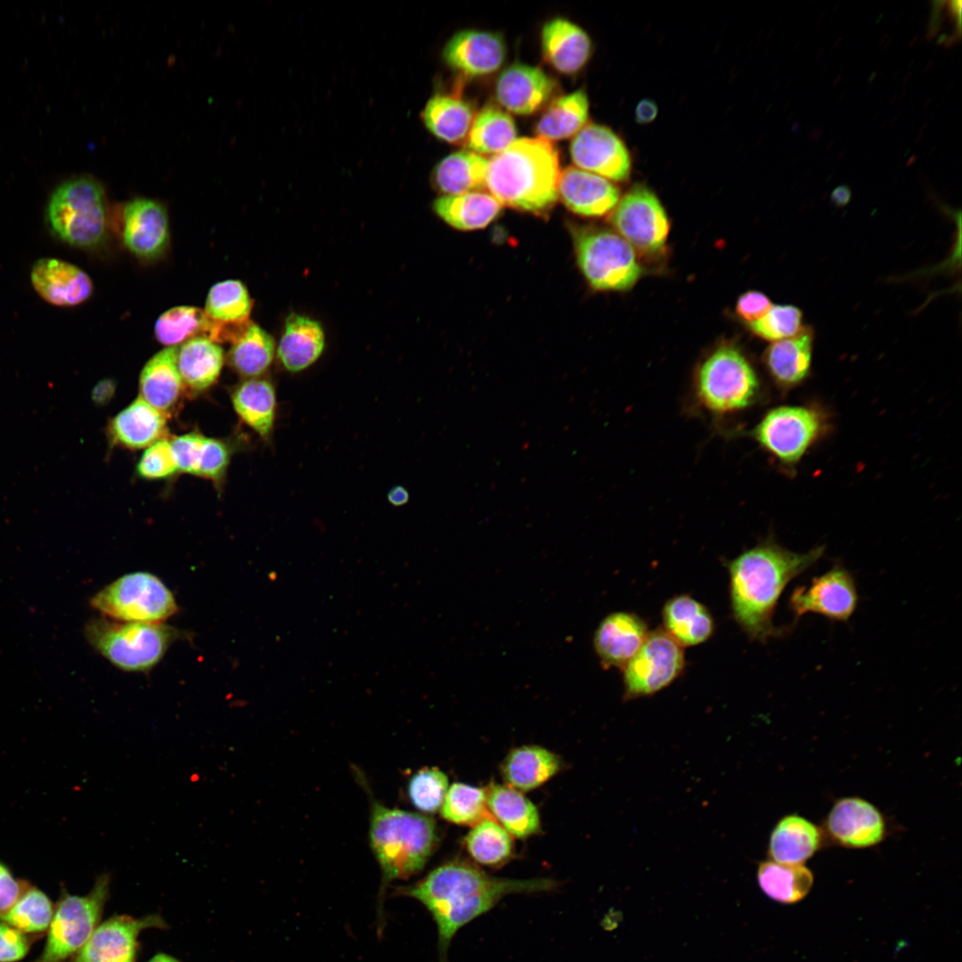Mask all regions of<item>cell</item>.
I'll list each match as a JSON object with an SVG mask.
<instances>
[{
  "instance_id": "6da1fadb",
  "label": "cell",
  "mask_w": 962,
  "mask_h": 962,
  "mask_svg": "<svg viewBox=\"0 0 962 962\" xmlns=\"http://www.w3.org/2000/svg\"><path fill=\"white\" fill-rule=\"evenodd\" d=\"M550 878L512 879L489 875L462 860L445 862L414 885L400 887L397 895L419 901L437 928L439 962H448L452 938L465 925L494 908L507 895L555 891Z\"/></svg>"
},
{
  "instance_id": "7a4b0ae2",
  "label": "cell",
  "mask_w": 962,
  "mask_h": 962,
  "mask_svg": "<svg viewBox=\"0 0 962 962\" xmlns=\"http://www.w3.org/2000/svg\"><path fill=\"white\" fill-rule=\"evenodd\" d=\"M823 552L824 548L818 547L796 553L767 542L728 563L732 613L749 637L765 641L779 634L772 617L783 590Z\"/></svg>"
},
{
  "instance_id": "3957f363",
  "label": "cell",
  "mask_w": 962,
  "mask_h": 962,
  "mask_svg": "<svg viewBox=\"0 0 962 962\" xmlns=\"http://www.w3.org/2000/svg\"><path fill=\"white\" fill-rule=\"evenodd\" d=\"M560 174L550 141L521 137L488 160L485 188L502 206L540 213L558 199Z\"/></svg>"
},
{
  "instance_id": "277c9868",
  "label": "cell",
  "mask_w": 962,
  "mask_h": 962,
  "mask_svg": "<svg viewBox=\"0 0 962 962\" xmlns=\"http://www.w3.org/2000/svg\"><path fill=\"white\" fill-rule=\"evenodd\" d=\"M370 841L382 871V886L419 873L437 842L434 820L423 814L371 803Z\"/></svg>"
},
{
  "instance_id": "5b68a950",
  "label": "cell",
  "mask_w": 962,
  "mask_h": 962,
  "mask_svg": "<svg viewBox=\"0 0 962 962\" xmlns=\"http://www.w3.org/2000/svg\"><path fill=\"white\" fill-rule=\"evenodd\" d=\"M91 646L116 667L126 672H147L183 635L164 623L120 622L93 618L85 627Z\"/></svg>"
},
{
  "instance_id": "8992f818",
  "label": "cell",
  "mask_w": 962,
  "mask_h": 962,
  "mask_svg": "<svg viewBox=\"0 0 962 962\" xmlns=\"http://www.w3.org/2000/svg\"><path fill=\"white\" fill-rule=\"evenodd\" d=\"M46 217L54 235L70 246L94 249L108 234L104 192L93 178L68 180L52 193Z\"/></svg>"
},
{
  "instance_id": "52a82bcc",
  "label": "cell",
  "mask_w": 962,
  "mask_h": 962,
  "mask_svg": "<svg viewBox=\"0 0 962 962\" xmlns=\"http://www.w3.org/2000/svg\"><path fill=\"white\" fill-rule=\"evenodd\" d=\"M91 606L104 617L120 622L163 623L178 611L167 586L149 572H133L98 591Z\"/></svg>"
},
{
  "instance_id": "ba28073f",
  "label": "cell",
  "mask_w": 962,
  "mask_h": 962,
  "mask_svg": "<svg viewBox=\"0 0 962 962\" xmlns=\"http://www.w3.org/2000/svg\"><path fill=\"white\" fill-rule=\"evenodd\" d=\"M574 243L578 265L596 289H628L642 273L634 249L616 232L580 228L574 233Z\"/></svg>"
},
{
  "instance_id": "9c48e42d",
  "label": "cell",
  "mask_w": 962,
  "mask_h": 962,
  "mask_svg": "<svg viewBox=\"0 0 962 962\" xmlns=\"http://www.w3.org/2000/svg\"><path fill=\"white\" fill-rule=\"evenodd\" d=\"M758 390L756 374L739 350L723 346L700 365L697 376L699 400L714 412H730L748 406Z\"/></svg>"
},
{
  "instance_id": "30bf717a",
  "label": "cell",
  "mask_w": 962,
  "mask_h": 962,
  "mask_svg": "<svg viewBox=\"0 0 962 962\" xmlns=\"http://www.w3.org/2000/svg\"><path fill=\"white\" fill-rule=\"evenodd\" d=\"M110 876H98L85 896L63 893L49 925L43 952L35 962H64L77 953L96 928L109 893Z\"/></svg>"
},
{
  "instance_id": "8fae6325",
  "label": "cell",
  "mask_w": 962,
  "mask_h": 962,
  "mask_svg": "<svg viewBox=\"0 0 962 962\" xmlns=\"http://www.w3.org/2000/svg\"><path fill=\"white\" fill-rule=\"evenodd\" d=\"M684 665L680 644L662 628L648 632L640 649L622 669L625 699L660 691L679 677Z\"/></svg>"
},
{
  "instance_id": "7c38bea8",
  "label": "cell",
  "mask_w": 962,
  "mask_h": 962,
  "mask_svg": "<svg viewBox=\"0 0 962 962\" xmlns=\"http://www.w3.org/2000/svg\"><path fill=\"white\" fill-rule=\"evenodd\" d=\"M610 221L619 235L643 254H656L665 245L670 228L666 212L644 185L633 186L620 198Z\"/></svg>"
},
{
  "instance_id": "4fadbf2b",
  "label": "cell",
  "mask_w": 962,
  "mask_h": 962,
  "mask_svg": "<svg viewBox=\"0 0 962 962\" xmlns=\"http://www.w3.org/2000/svg\"><path fill=\"white\" fill-rule=\"evenodd\" d=\"M821 428L822 420L814 410L780 406L768 412L752 435L782 462L794 464L815 441Z\"/></svg>"
},
{
  "instance_id": "5bb4252c",
  "label": "cell",
  "mask_w": 962,
  "mask_h": 962,
  "mask_svg": "<svg viewBox=\"0 0 962 962\" xmlns=\"http://www.w3.org/2000/svg\"><path fill=\"white\" fill-rule=\"evenodd\" d=\"M570 153L577 167L611 182H623L630 177V152L621 137L606 126L586 124L574 136Z\"/></svg>"
},
{
  "instance_id": "9a60e30c",
  "label": "cell",
  "mask_w": 962,
  "mask_h": 962,
  "mask_svg": "<svg viewBox=\"0 0 962 962\" xmlns=\"http://www.w3.org/2000/svg\"><path fill=\"white\" fill-rule=\"evenodd\" d=\"M857 602L853 577L841 567H835L815 577L809 586L797 587L790 598V606L796 617L814 613L834 621H847Z\"/></svg>"
},
{
  "instance_id": "2e32d148",
  "label": "cell",
  "mask_w": 962,
  "mask_h": 962,
  "mask_svg": "<svg viewBox=\"0 0 962 962\" xmlns=\"http://www.w3.org/2000/svg\"><path fill=\"white\" fill-rule=\"evenodd\" d=\"M825 828L836 844L852 849L869 848L880 844L886 834L881 811L860 797L837 800L829 811Z\"/></svg>"
},
{
  "instance_id": "e0dca14e",
  "label": "cell",
  "mask_w": 962,
  "mask_h": 962,
  "mask_svg": "<svg viewBox=\"0 0 962 962\" xmlns=\"http://www.w3.org/2000/svg\"><path fill=\"white\" fill-rule=\"evenodd\" d=\"M122 239L137 257L155 259L169 242L168 217L165 208L149 199L128 202L122 212Z\"/></svg>"
},
{
  "instance_id": "ac0fdd59",
  "label": "cell",
  "mask_w": 962,
  "mask_h": 962,
  "mask_svg": "<svg viewBox=\"0 0 962 962\" xmlns=\"http://www.w3.org/2000/svg\"><path fill=\"white\" fill-rule=\"evenodd\" d=\"M506 48L498 33L464 29L454 34L443 50L449 67L469 77H481L496 71L503 63Z\"/></svg>"
},
{
  "instance_id": "d6986e66",
  "label": "cell",
  "mask_w": 962,
  "mask_h": 962,
  "mask_svg": "<svg viewBox=\"0 0 962 962\" xmlns=\"http://www.w3.org/2000/svg\"><path fill=\"white\" fill-rule=\"evenodd\" d=\"M555 87V81L540 68L513 63L500 74L495 95L510 112L530 115L548 102Z\"/></svg>"
},
{
  "instance_id": "ffe728a7",
  "label": "cell",
  "mask_w": 962,
  "mask_h": 962,
  "mask_svg": "<svg viewBox=\"0 0 962 962\" xmlns=\"http://www.w3.org/2000/svg\"><path fill=\"white\" fill-rule=\"evenodd\" d=\"M30 280L37 293L57 306L79 305L93 292V282L86 273L57 258L37 260L31 269Z\"/></svg>"
},
{
  "instance_id": "44dd1931",
  "label": "cell",
  "mask_w": 962,
  "mask_h": 962,
  "mask_svg": "<svg viewBox=\"0 0 962 962\" xmlns=\"http://www.w3.org/2000/svg\"><path fill=\"white\" fill-rule=\"evenodd\" d=\"M558 192L569 210L583 216H601L620 200L619 189L611 181L575 167L561 172Z\"/></svg>"
},
{
  "instance_id": "7402d4cb",
  "label": "cell",
  "mask_w": 962,
  "mask_h": 962,
  "mask_svg": "<svg viewBox=\"0 0 962 962\" xmlns=\"http://www.w3.org/2000/svg\"><path fill=\"white\" fill-rule=\"evenodd\" d=\"M648 634V626L639 616L616 612L599 623L594 633L593 645L606 667L623 669L640 649Z\"/></svg>"
},
{
  "instance_id": "603a6c76",
  "label": "cell",
  "mask_w": 962,
  "mask_h": 962,
  "mask_svg": "<svg viewBox=\"0 0 962 962\" xmlns=\"http://www.w3.org/2000/svg\"><path fill=\"white\" fill-rule=\"evenodd\" d=\"M148 920L119 916L97 926L71 962H132L136 939Z\"/></svg>"
},
{
  "instance_id": "cb8c5ba5",
  "label": "cell",
  "mask_w": 962,
  "mask_h": 962,
  "mask_svg": "<svg viewBox=\"0 0 962 962\" xmlns=\"http://www.w3.org/2000/svg\"><path fill=\"white\" fill-rule=\"evenodd\" d=\"M544 58L558 72L574 74L581 70L591 54L589 35L565 18H554L542 29Z\"/></svg>"
},
{
  "instance_id": "d4e9b609",
  "label": "cell",
  "mask_w": 962,
  "mask_h": 962,
  "mask_svg": "<svg viewBox=\"0 0 962 962\" xmlns=\"http://www.w3.org/2000/svg\"><path fill=\"white\" fill-rule=\"evenodd\" d=\"M823 831L797 814L782 818L770 833L768 854L783 864H803L819 850Z\"/></svg>"
},
{
  "instance_id": "484cf974",
  "label": "cell",
  "mask_w": 962,
  "mask_h": 962,
  "mask_svg": "<svg viewBox=\"0 0 962 962\" xmlns=\"http://www.w3.org/2000/svg\"><path fill=\"white\" fill-rule=\"evenodd\" d=\"M176 354V346L159 351L148 361L140 375V397L164 414L176 405L184 387Z\"/></svg>"
},
{
  "instance_id": "4316f807",
  "label": "cell",
  "mask_w": 962,
  "mask_h": 962,
  "mask_svg": "<svg viewBox=\"0 0 962 962\" xmlns=\"http://www.w3.org/2000/svg\"><path fill=\"white\" fill-rule=\"evenodd\" d=\"M166 423L164 413L139 397L110 421L108 434L115 444L141 449L161 439Z\"/></svg>"
},
{
  "instance_id": "83f0119b",
  "label": "cell",
  "mask_w": 962,
  "mask_h": 962,
  "mask_svg": "<svg viewBox=\"0 0 962 962\" xmlns=\"http://www.w3.org/2000/svg\"><path fill=\"white\" fill-rule=\"evenodd\" d=\"M229 325L211 319L205 311L194 306H175L163 313L156 321V338L163 345L175 346L197 337L207 338L215 343L226 342Z\"/></svg>"
},
{
  "instance_id": "f1b7e54d",
  "label": "cell",
  "mask_w": 962,
  "mask_h": 962,
  "mask_svg": "<svg viewBox=\"0 0 962 962\" xmlns=\"http://www.w3.org/2000/svg\"><path fill=\"white\" fill-rule=\"evenodd\" d=\"M485 789L488 811L511 836L524 839L541 830L536 806L520 791L497 783Z\"/></svg>"
},
{
  "instance_id": "f546056e",
  "label": "cell",
  "mask_w": 962,
  "mask_h": 962,
  "mask_svg": "<svg viewBox=\"0 0 962 962\" xmlns=\"http://www.w3.org/2000/svg\"><path fill=\"white\" fill-rule=\"evenodd\" d=\"M325 345L321 324L309 317L291 313L285 322L277 355L290 372L303 371L322 355Z\"/></svg>"
},
{
  "instance_id": "4dcf8cb0",
  "label": "cell",
  "mask_w": 962,
  "mask_h": 962,
  "mask_svg": "<svg viewBox=\"0 0 962 962\" xmlns=\"http://www.w3.org/2000/svg\"><path fill=\"white\" fill-rule=\"evenodd\" d=\"M561 767L560 758L551 751L539 746H522L507 754L501 772L506 785L521 792L543 785Z\"/></svg>"
},
{
  "instance_id": "1f68e13d",
  "label": "cell",
  "mask_w": 962,
  "mask_h": 962,
  "mask_svg": "<svg viewBox=\"0 0 962 962\" xmlns=\"http://www.w3.org/2000/svg\"><path fill=\"white\" fill-rule=\"evenodd\" d=\"M232 402L240 420L263 439L268 440L276 415L273 384L266 379H246L235 387Z\"/></svg>"
},
{
  "instance_id": "d6a6232c",
  "label": "cell",
  "mask_w": 962,
  "mask_h": 962,
  "mask_svg": "<svg viewBox=\"0 0 962 962\" xmlns=\"http://www.w3.org/2000/svg\"><path fill=\"white\" fill-rule=\"evenodd\" d=\"M664 630L681 647L707 640L714 631L708 609L689 595L670 599L663 608Z\"/></svg>"
},
{
  "instance_id": "836d02e7",
  "label": "cell",
  "mask_w": 962,
  "mask_h": 962,
  "mask_svg": "<svg viewBox=\"0 0 962 962\" xmlns=\"http://www.w3.org/2000/svg\"><path fill=\"white\" fill-rule=\"evenodd\" d=\"M176 364L183 386L200 392L217 379L224 364V351L207 338H193L177 347Z\"/></svg>"
},
{
  "instance_id": "e575fe53",
  "label": "cell",
  "mask_w": 962,
  "mask_h": 962,
  "mask_svg": "<svg viewBox=\"0 0 962 962\" xmlns=\"http://www.w3.org/2000/svg\"><path fill=\"white\" fill-rule=\"evenodd\" d=\"M487 168V159L462 150L446 156L435 167L432 182L445 195L479 192L485 188Z\"/></svg>"
},
{
  "instance_id": "d590c367",
  "label": "cell",
  "mask_w": 962,
  "mask_h": 962,
  "mask_svg": "<svg viewBox=\"0 0 962 962\" xmlns=\"http://www.w3.org/2000/svg\"><path fill=\"white\" fill-rule=\"evenodd\" d=\"M501 208L493 195L482 192L443 195L433 203L440 218L463 231L485 228L498 216Z\"/></svg>"
},
{
  "instance_id": "8d00e7d4",
  "label": "cell",
  "mask_w": 962,
  "mask_h": 962,
  "mask_svg": "<svg viewBox=\"0 0 962 962\" xmlns=\"http://www.w3.org/2000/svg\"><path fill=\"white\" fill-rule=\"evenodd\" d=\"M812 333L803 328L794 337L774 341L765 353V363L776 381L784 386L799 383L808 374L811 362Z\"/></svg>"
},
{
  "instance_id": "74e56055",
  "label": "cell",
  "mask_w": 962,
  "mask_h": 962,
  "mask_svg": "<svg viewBox=\"0 0 962 962\" xmlns=\"http://www.w3.org/2000/svg\"><path fill=\"white\" fill-rule=\"evenodd\" d=\"M471 106L452 95L436 94L427 102L422 119L437 138L451 143L467 139L474 120Z\"/></svg>"
},
{
  "instance_id": "f35d334b",
  "label": "cell",
  "mask_w": 962,
  "mask_h": 962,
  "mask_svg": "<svg viewBox=\"0 0 962 962\" xmlns=\"http://www.w3.org/2000/svg\"><path fill=\"white\" fill-rule=\"evenodd\" d=\"M757 881L770 899L783 904H794L809 893L813 875L803 864H783L769 860L760 863Z\"/></svg>"
},
{
  "instance_id": "ab89813d",
  "label": "cell",
  "mask_w": 962,
  "mask_h": 962,
  "mask_svg": "<svg viewBox=\"0 0 962 962\" xmlns=\"http://www.w3.org/2000/svg\"><path fill=\"white\" fill-rule=\"evenodd\" d=\"M589 107V99L583 90L557 98L535 126L538 137L550 142L575 135L587 123Z\"/></svg>"
},
{
  "instance_id": "60d3db41",
  "label": "cell",
  "mask_w": 962,
  "mask_h": 962,
  "mask_svg": "<svg viewBox=\"0 0 962 962\" xmlns=\"http://www.w3.org/2000/svg\"><path fill=\"white\" fill-rule=\"evenodd\" d=\"M232 344L229 363L238 374L253 379L268 370L274 356L275 343L273 338L257 324L249 322Z\"/></svg>"
},
{
  "instance_id": "b9f144b4",
  "label": "cell",
  "mask_w": 962,
  "mask_h": 962,
  "mask_svg": "<svg viewBox=\"0 0 962 962\" xmlns=\"http://www.w3.org/2000/svg\"><path fill=\"white\" fill-rule=\"evenodd\" d=\"M513 118L494 105L484 107L474 118L466 143L477 154H497L517 138Z\"/></svg>"
},
{
  "instance_id": "7bdbcfd3",
  "label": "cell",
  "mask_w": 962,
  "mask_h": 962,
  "mask_svg": "<svg viewBox=\"0 0 962 962\" xmlns=\"http://www.w3.org/2000/svg\"><path fill=\"white\" fill-rule=\"evenodd\" d=\"M464 844L476 862L489 868H499L513 856L511 836L491 815L473 825Z\"/></svg>"
},
{
  "instance_id": "ee69618b",
  "label": "cell",
  "mask_w": 962,
  "mask_h": 962,
  "mask_svg": "<svg viewBox=\"0 0 962 962\" xmlns=\"http://www.w3.org/2000/svg\"><path fill=\"white\" fill-rule=\"evenodd\" d=\"M205 306V313L214 321L242 324L249 322L252 301L241 281L226 280L212 286Z\"/></svg>"
},
{
  "instance_id": "f6af8a7d",
  "label": "cell",
  "mask_w": 962,
  "mask_h": 962,
  "mask_svg": "<svg viewBox=\"0 0 962 962\" xmlns=\"http://www.w3.org/2000/svg\"><path fill=\"white\" fill-rule=\"evenodd\" d=\"M54 909L47 895L37 888L24 890L15 903L0 913V921L24 933H37L49 928Z\"/></svg>"
},
{
  "instance_id": "bcb514c9",
  "label": "cell",
  "mask_w": 962,
  "mask_h": 962,
  "mask_svg": "<svg viewBox=\"0 0 962 962\" xmlns=\"http://www.w3.org/2000/svg\"><path fill=\"white\" fill-rule=\"evenodd\" d=\"M441 816L454 824L475 825L489 816L486 807L485 789L464 783H453L448 787Z\"/></svg>"
},
{
  "instance_id": "7dc6e473",
  "label": "cell",
  "mask_w": 962,
  "mask_h": 962,
  "mask_svg": "<svg viewBox=\"0 0 962 962\" xmlns=\"http://www.w3.org/2000/svg\"><path fill=\"white\" fill-rule=\"evenodd\" d=\"M449 787L448 778L437 768H424L414 773L408 782V796L413 806L421 812L438 811Z\"/></svg>"
},
{
  "instance_id": "c3c4849f",
  "label": "cell",
  "mask_w": 962,
  "mask_h": 962,
  "mask_svg": "<svg viewBox=\"0 0 962 962\" xmlns=\"http://www.w3.org/2000/svg\"><path fill=\"white\" fill-rule=\"evenodd\" d=\"M803 314L794 306H772L758 321L750 323L751 330L757 336L778 341L798 334L802 327Z\"/></svg>"
},
{
  "instance_id": "681fc988",
  "label": "cell",
  "mask_w": 962,
  "mask_h": 962,
  "mask_svg": "<svg viewBox=\"0 0 962 962\" xmlns=\"http://www.w3.org/2000/svg\"><path fill=\"white\" fill-rule=\"evenodd\" d=\"M177 470L170 442L163 438L151 444L137 464V473L147 479L167 478Z\"/></svg>"
},
{
  "instance_id": "f907efd6",
  "label": "cell",
  "mask_w": 962,
  "mask_h": 962,
  "mask_svg": "<svg viewBox=\"0 0 962 962\" xmlns=\"http://www.w3.org/2000/svg\"><path fill=\"white\" fill-rule=\"evenodd\" d=\"M229 459L230 450L225 443L205 437L195 475L219 483L224 476Z\"/></svg>"
},
{
  "instance_id": "816d5d0a",
  "label": "cell",
  "mask_w": 962,
  "mask_h": 962,
  "mask_svg": "<svg viewBox=\"0 0 962 962\" xmlns=\"http://www.w3.org/2000/svg\"><path fill=\"white\" fill-rule=\"evenodd\" d=\"M205 436L189 433L170 441L178 470L195 475Z\"/></svg>"
},
{
  "instance_id": "f5cc1de1",
  "label": "cell",
  "mask_w": 962,
  "mask_h": 962,
  "mask_svg": "<svg viewBox=\"0 0 962 962\" xmlns=\"http://www.w3.org/2000/svg\"><path fill=\"white\" fill-rule=\"evenodd\" d=\"M29 950L26 933L0 921V962H16L22 959Z\"/></svg>"
},
{
  "instance_id": "db71d44e",
  "label": "cell",
  "mask_w": 962,
  "mask_h": 962,
  "mask_svg": "<svg viewBox=\"0 0 962 962\" xmlns=\"http://www.w3.org/2000/svg\"><path fill=\"white\" fill-rule=\"evenodd\" d=\"M771 306L770 299L763 293L747 291L738 298L736 313L742 320L750 324L764 316Z\"/></svg>"
},
{
  "instance_id": "11a10c76",
  "label": "cell",
  "mask_w": 962,
  "mask_h": 962,
  "mask_svg": "<svg viewBox=\"0 0 962 962\" xmlns=\"http://www.w3.org/2000/svg\"><path fill=\"white\" fill-rule=\"evenodd\" d=\"M24 889L9 868L0 862V913L11 908Z\"/></svg>"
},
{
  "instance_id": "9f6ffc18",
  "label": "cell",
  "mask_w": 962,
  "mask_h": 962,
  "mask_svg": "<svg viewBox=\"0 0 962 962\" xmlns=\"http://www.w3.org/2000/svg\"><path fill=\"white\" fill-rule=\"evenodd\" d=\"M115 387V382L111 379L100 380L93 388V402L101 406L108 404L114 395Z\"/></svg>"
},
{
  "instance_id": "6f0895ef",
  "label": "cell",
  "mask_w": 962,
  "mask_h": 962,
  "mask_svg": "<svg viewBox=\"0 0 962 962\" xmlns=\"http://www.w3.org/2000/svg\"><path fill=\"white\" fill-rule=\"evenodd\" d=\"M657 112L658 109L654 101L642 99L636 105L635 119L640 124H648L656 119Z\"/></svg>"
},
{
  "instance_id": "680465c9",
  "label": "cell",
  "mask_w": 962,
  "mask_h": 962,
  "mask_svg": "<svg viewBox=\"0 0 962 962\" xmlns=\"http://www.w3.org/2000/svg\"><path fill=\"white\" fill-rule=\"evenodd\" d=\"M409 499L408 491L402 485L393 486L387 493V501L393 506H403L408 502Z\"/></svg>"
},
{
  "instance_id": "91938a15",
  "label": "cell",
  "mask_w": 962,
  "mask_h": 962,
  "mask_svg": "<svg viewBox=\"0 0 962 962\" xmlns=\"http://www.w3.org/2000/svg\"><path fill=\"white\" fill-rule=\"evenodd\" d=\"M851 195L850 189L845 185H841L833 191L831 200L836 205L842 207L850 201Z\"/></svg>"
},
{
  "instance_id": "94428289",
  "label": "cell",
  "mask_w": 962,
  "mask_h": 962,
  "mask_svg": "<svg viewBox=\"0 0 962 962\" xmlns=\"http://www.w3.org/2000/svg\"><path fill=\"white\" fill-rule=\"evenodd\" d=\"M149 962H179L175 958L167 956L166 954H158L153 957Z\"/></svg>"
}]
</instances>
